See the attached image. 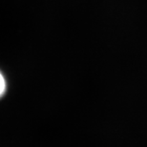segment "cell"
Listing matches in <instances>:
<instances>
[{"label":"cell","mask_w":147,"mask_h":147,"mask_svg":"<svg viewBox=\"0 0 147 147\" xmlns=\"http://www.w3.org/2000/svg\"><path fill=\"white\" fill-rule=\"evenodd\" d=\"M5 91H6V81L3 75L0 73V98L4 95Z\"/></svg>","instance_id":"6da1fadb"}]
</instances>
